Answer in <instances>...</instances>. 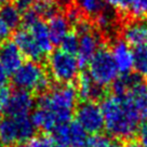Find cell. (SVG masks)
<instances>
[{
  "label": "cell",
  "mask_w": 147,
  "mask_h": 147,
  "mask_svg": "<svg viewBox=\"0 0 147 147\" xmlns=\"http://www.w3.org/2000/svg\"><path fill=\"white\" fill-rule=\"evenodd\" d=\"M48 30L53 46H60L65 36L70 32V24L63 14H55L48 20Z\"/></svg>",
  "instance_id": "16"
},
{
  "label": "cell",
  "mask_w": 147,
  "mask_h": 147,
  "mask_svg": "<svg viewBox=\"0 0 147 147\" xmlns=\"http://www.w3.org/2000/svg\"><path fill=\"white\" fill-rule=\"evenodd\" d=\"M8 82H9V75L0 65V90L8 87Z\"/></svg>",
  "instance_id": "30"
},
{
  "label": "cell",
  "mask_w": 147,
  "mask_h": 147,
  "mask_svg": "<svg viewBox=\"0 0 147 147\" xmlns=\"http://www.w3.org/2000/svg\"><path fill=\"white\" fill-rule=\"evenodd\" d=\"M32 8L36 13L39 15V18L49 20L55 14L59 13L60 5L56 0H36L35 3L32 5Z\"/></svg>",
  "instance_id": "19"
},
{
  "label": "cell",
  "mask_w": 147,
  "mask_h": 147,
  "mask_svg": "<svg viewBox=\"0 0 147 147\" xmlns=\"http://www.w3.org/2000/svg\"><path fill=\"white\" fill-rule=\"evenodd\" d=\"M110 144L111 142L106 136L95 134L88 138V142L84 147H110Z\"/></svg>",
  "instance_id": "25"
},
{
  "label": "cell",
  "mask_w": 147,
  "mask_h": 147,
  "mask_svg": "<svg viewBox=\"0 0 147 147\" xmlns=\"http://www.w3.org/2000/svg\"><path fill=\"white\" fill-rule=\"evenodd\" d=\"M1 120H2V117H1V110H0V122H1Z\"/></svg>",
  "instance_id": "37"
},
{
  "label": "cell",
  "mask_w": 147,
  "mask_h": 147,
  "mask_svg": "<svg viewBox=\"0 0 147 147\" xmlns=\"http://www.w3.org/2000/svg\"><path fill=\"white\" fill-rule=\"evenodd\" d=\"M106 132L117 140H130L138 133L144 119L135 106L125 96L110 94L102 101Z\"/></svg>",
  "instance_id": "2"
},
{
  "label": "cell",
  "mask_w": 147,
  "mask_h": 147,
  "mask_svg": "<svg viewBox=\"0 0 147 147\" xmlns=\"http://www.w3.org/2000/svg\"><path fill=\"white\" fill-rule=\"evenodd\" d=\"M11 32H12V29L5 24V22L2 18H0V42L8 40V38L11 35Z\"/></svg>",
  "instance_id": "27"
},
{
  "label": "cell",
  "mask_w": 147,
  "mask_h": 147,
  "mask_svg": "<svg viewBox=\"0 0 147 147\" xmlns=\"http://www.w3.org/2000/svg\"><path fill=\"white\" fill-rule=\"evenodd\" d=\"M133 18H142L147 14V0H133L128 11Z\"/></svg>",
  "instance_id": "23"
},
{
  "label": "cell",
  "mask_w": 147,
  "mask_h": 147,
  "mask_svg": "<svg viewBox=\"0 0 147 147\" xmlns=\"http://www.w3.org/2000/svg\"><path fill=\"white\" fill-rule=\"evenodd\" d=\"M133 68L138 75L147 77V45L134 47L133 50Z\"/></svg>",
  "instance_id": "20"
},
{
  "label": "cell",
  "mask_w": 147,
  "mask_h": 147,
  "mask_svg": "<svg viewBox=\"0 0 147 147\" xmlns=\"http://www.w3.org/2000/svg\"><path fill=\"white\" fill-rule=\"evenodd\" d=\"M76 88L60 84L40 95L30 115L36 129L53 133L56 129L71 121L78 103Z\"/></svg>",
  "instance_id": "1"
},
{
  "label": "cell",
  "mask_w": 147,
  "mask_h": 147,
  "mask_svg": "<svg viewBox=\"0 0 147 147\" xmlns=\"http://www.w3.org/2000/svg\"><path fill=\"white\" fill-rule=\"evenodd\" d=\"M56 1L60 5H65V7L73 3V0H56Z\"/></svg>",
  "instance_id": "33"
},
{
  "label": "cell",
  "mask_w": 147,
  "mask_h": 147,
  "mask_svg": "<svg viewBox=\"0 0 147 147\" xmlns=\"http://www.w3.org/2000/svg\"><path fill=\"white\" fill-rule=\"evenodd\" d=\"M138 140L140 143L142 144L144 147H147V122L143 123L138 131Z\"/></svg>",
  "instance_id": "28"
},
{
  "label": "cell",
  "mask_w": 147,
  "mask_h": 147,
  "mask_svg": "<svg viewBox=\"0 0 147 147\" xmlns=\"http://www.w3.org/2000/svg\"><path fill=\"white\" fill-rule=\"evenodd\" d=\"M111 55L115 61L118 73L121 75L131 74L133 69V53L132 50L123 39H117L113 42Z\"/></svg>",
  "instance_id": "13"
},
{
  "label": "cell",
  "mask_w": 147,
  "mask_h": 147,
  "mask_svg": "<svg viewBox=\"0 0 147 147\" xmlns=\"http://www.w3.org/2000/svg\"><path fill=\"white\" fill-rule=\"evenodd\" d=\"M11 0H0V5H5V3H9Z\"/></svg>",
  "instance_id": "34"
},
{
  "label": "cell",
  "mask_w": 147,
  "mask_h": 147,
  "mask_svg": "<svg viewBox=\"0 0 147 147\" xmlns=\"http://www.w3.org/2000/svg\"><path fill=\"white\" fill-rule=\"evenodd\" d=\"M14 147H27V146H24V144H22V145H16V146Z\"/></svg>",
  "instance_id": "36"
},
{
  "label": "cell",
  "mask_w": 147,
  "mask_h": 147,
  "mask_svg": "<svg viewBox=\"0 0 147 147\" xmlns=\"http://www.w3.org/2000/svg\"><path fill=\"white\" fill-rule=\"evenodd\" d=\"M102 36L93 27L88 32L79 35L78 51L76 53V57L78 60L80 67L88 66L89 62L97 52V50L103 46Z\"/></svg>",
  "instance_id": "10"
},
{
  "label": "cell",
  "mask_w": 147,
  "mask_h": 147,
  "mask_svg": "<svg viewBox=\"0 0 147 147\" xmlns=\"http://www.w3.org/2000/svg\"><path fill=\"white\" fill-rule=\"evenodd\" d=\"M13 41L21 50L22 54L25 57H27L29 61L40 63L46 57V54L42 52L40 47L38 46L30 32L26 28L22 27L15 32L13 36Z\"/></svg>",
  "instance_id": "11"
},
{
  "label": "cell",
  "mask_w": 147,
  "mask_h": 147,
  "mask_svg": "<svg viewBox=\"0 0 147 147\" xmlns=\"http://www.w3.org/2000/svg\"><path fill=\"white\" fill-rule=\"evenodd\" d=\"M27 147H55V141L48 135H35L28 142Z\"/></svg>",
  "instance_id": "24"
},
{
  "label": "cell",
  "mask_w": 147,
  "mask_h": 147,
  "mask_svg": "<svg viewBox=\"0 0 147 147\" xmlns=\"http://www.w3.org/2000/svg\"><path fill=\"white\" fill-rule=\"evenodd\" d=\"M76 122L88 134H100L105 129L101 105L94 101H84L75 109Z\"/></svg>",
  "instance_id": "7"
},
{
  "label": "cell",
  "mask_w": 147,
  "mask_h": 147,
  "mask_svg": "<svg viewBox=\"0 0 147 147\" xmlns=\"http://www.w3.org/2000/svg\"><path fill=\"white\" fill-rule=\"evenodd\" d=\"M88 74L101 87H108L118 78V69L113 55L105 46H102L88 64Z\"/></svg>",
  "instance_id": "6"
},
{
  "label": "cell",
  "mask_w": 147,
  "mask_h": 147,
  "mask_svg": "<svg viewBox=\"0 0 147 147\" xmlns=\"http://www.w3.org/2000/svg\"><path fill=\"white\" fill-rule=\"evenodd\" d=\"M29 117H7L0 122V147H14L29 142L36 133Z\"/></svg>",
  "instance_id": "4"
},
{
  "label": "cell",
  "mask_w": 147,
  "mask_h": 147,
  "mask_svg": "<svg viewBox=\"0 0 147 147\" xmlns=\"http://www.w3.org/2000/svg\"><path fill=\"white\" fill-rule=\"evenodd\" d=\"M35 105L32 93L16 90L11 93L3 110L9 117H29L35 109Z\"/></svg>",
  "instance_id": "9"
},
{
  "label": "cell",
  "mask_w": 147,
  "mask_h": 147,
  "mask_svg": "<svg viewBox=\"0 0 147 147\" xmlns=\"http://www.w3.org/2000/svg\"><path fill=\"white\" fill-rule=\"evenodd\" d=\"M77 94L84 101H94L104 98V88L98 86L88 73L80 74L77 78Z\"/></svg>",
  "instance_id": "15"
},
{
  "label": "cell",
  "mask_w": 147,
  "mask_h": 147,
  "mask_svg": "<svg viewBox=\"0 0 147 147\" xmlns=\"http://www.w3.org/2000/svg\"><path fill=\"white\" fill-rule=\"evenodd\" d=\"M0 18L11 29H15L22 24V11L16 5L5 3L0 9Z\"/></svg>",
  "instance_id": "18"
},
{
  "label": "cell",
  "mask_w": 147,
  "mask_h": 147,
  "mask_svg": "<svg viewBox=\"0 0 147 147\" xmlns=\"http://www.w3.org/2000/svg\"><path fill=\"white\" fill-rule=\"evenodd\" d=\"M55 147H67V146H65V145H63V144H60V143L55 142Z\"/></svg>",
  "instance_id": "35"
},
{
  "label": "cell",
  "mask_w": 147,
  "mask_h": 147,
  "mask_svg": "<svg viewBox=\"0 0 147 147\" xmlns=\"http://www.w3.org/2000/svg\"><path fill=\"white\" fill-rule=\"evenodd\" d=\"M36 0H16L15 5H18V8L21 11H24L25 9H27L29 7H32L35 3Z\"/></svg>",
  "instance_id": "32"
},
{
  "label": "cell",
  "mask_w": 147,
  "mask_h": 147,
  "mask_svg": "<svg viewBox=\"0 0 147 147\" xmlns=\"http://www.w3.org/2000/svg\"><path fill=\"white\" fill-rule=\"evenodd\" d=\"M26 29H28L34 39L36 40L38 46L40 47L42 52L46 54V56L50 54V52L53 50V43L50 39L48 25L42 20H38L35 23H32L30 26H28Z\"/></svg>",
  "instance_id": "17"
},
{
  "label": "cell",
  "mask_w": 147,
  "mask_h": 147,
  "mask_svg": "<svg viewBox=\"0 0 147 147\" xmlns=\"http://www.w3.org/2000/svg\"><path fill=\"white\" fill-rule=\"evenodd\" d=\"M76 5L88 18H95L104 10L103 0H76Z\"/></svg>",
  "instance_id": "21"
},
{
  "label": "cell",
  "mask_w": 147,
  "mask_h": 147,
  "mask_svg": "<svg viewBox=\"0 0 147 147\" xmlns=\"http://www.w3.org/2000/svg\"><path fill=\"white\" fill-rule=\"evenodd\" d=\"M54 141L67 147H84L88 142V133L76 121H69L53 132Z\"/></svg>",
  "instance_id": "8"
},
{
  "label": "cell",
  "mask_w": 147,
  "mask_h": 147,
  "mask_svg": "<svg viewBox=\"0 0 147 147\" xmlns=\"http://www.w3.org/2000/svg\"><path fill=\"white\" fill-rule=\"evenodd\" d=\"M24 63V55L12 40H5L0 43V65L8 73L12 74Z\"/></svg>",
  "instance_id": "12"
},
{
  "label": "cell",
  "mask_w": 147,
  "mask_h": 147,
  "mask_svg": "<svg viewBox=\"0 0 147 147\" xmlns=\"http://www.w3.org/2000/svg\"><path fill=\"white\" fill-rule=\"evenodd\" d=\"M79 67L76 55L69 54L62 49L52 50L48 55L49 75L61 84H69L78 78Z\"/></svg>",
  "instance_id": "5"
},
{
  "label": "cell",
  "mask_w": 147,
  "mask_h": 147,
  "mask_svg": "<svg viewBox=\"0 0 147 147\" xmlns=\"http://www.w3.org/2000/svg\"><path fill=\"white\" fill-rule=\"evenodd\" d=\"M122 39L130 47L147 45V23L142 18H134L122 28Z\"/></svg>",
  "instance_id": "14"
},
{
  "label": "cell",
  "mask_w": 147,
  "mask_h": 147,
  "mask_svg": "<svg viewBox=\"0 0 147 147\" xmlns=\"http://www.w3.org/2000/svg\"><path fill=\"white\" fill-rule=\"evenodd\" d=\"M110 147H144L140 142L136 141H128L125 143L122 142H113L110 144Z\"/></svg>",
  "instance_id": "29"
},
{
  "label": "cell",
  "mask_w": 147,
  "mask_h": 147,
  "mask_svg": "<svg viewBox=\"0 0 147 147\" xmlns=\"http://www.w3.org/2000/svg\"><path fill=\"white\" fill-rule=\"evenodd\" d=\"M12 83L18 90L43 94L51 87V78L37 62L26 61L12 74Z\"/></svg>",
  "instance_id": "3"
},
{
  "label": "cell",
  "mask_w": 147,
  "mask_h": 147,
  "mask_svg": "<svg viewBox=\"0 0 147 147\" xmlns=\"http://www.w3.org/2000/svg\"><path fill=\"white\" fill-rule=\"evenodd\" d=\"M94 22L96 23L97 27H100L101 29L105 30V29H107V28H109L111 26L113 18H111L110 14L104 12V10H103L101 13L94 18Z\"/></svg>",
  "instance_id": "26"
},
{
  "label": "cell",
  "mask_w": 147,
  "mask_h": 147,
  "mask_svg": "<svg viewBox=\"0 0 147 147\" xmlns=\"http://www.w3.org/2000/svg\"><path fill=\"white\" fill-rule=\"evenodd\" d=\"M103 1L105 2L106 5H108L109 7H111V8L119 10L120 12H122L124 0H103Z\"/></svg>",
  "instance_id": "31"
},
{
  "label": "cell",
  "mask_w": 147,
  "mask_h": 147,
  "mask_svg": "<svg viewBox=\"0 0 147 147\" xmlns=\"http://www.w3.org/2000/svg\"><path fill=\"white\" fill-rule=\"evenodd\" d=\"M61 49L65 52H67L69 54L76 55L77 51H78V46H79V36L74 32H69L65 38L63 39V41L61 42Z\"/></svg>",
  "instance_id": "22"
}]
</instances>
